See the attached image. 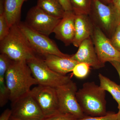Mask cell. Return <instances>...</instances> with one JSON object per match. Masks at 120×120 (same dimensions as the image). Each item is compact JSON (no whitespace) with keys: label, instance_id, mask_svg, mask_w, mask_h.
Wrapping results in <instances>:
<instances>
[{"label":"cell","instance_id":"484cf974","mask_svg":"<svg viewBox=\"0 0 120 120\" xmlns=\"http://www.w3.org/2000/svg\"><path fill=\"white\" fill-rule=\"evenodd\" d=\"M65 11H73L69 0H59Z\"/></svg>","mask_w":120,"mask_h":120},{"label":"cell","instance_id":"ba28073f","mask_svg":"<svg viewBox=\"0 0 120 120\" xmlns=\"http://www.w3.org/2000/svg\"><path fill=\"white\" fill-rule=\"evenodd\" d=\"M61 19L47 14L36 5L28 11L24 22L35 31L49 37Z\"/></svg>","mask_w":120,"mask_h":120},{"label":"cell","instance_id":"4fadbf2b","mask_svg":"<svg viewBox=\"0 0 120 120\" xmlns=\"http://www.w3.org/2000/svg\"><path fill=\"white\" fill-rule=\"evenodd\" d=\"M75 15L73 11H65L54 30L56 38L61 41L66 46L73 43L75 33Z\"/></svg>","mask_w":120,"mask_h":120},{"label":"cell","instance_id":"9c48e42d","mask_svg":"<svg viewBox=\"0 0 120 120\" xmlns=\"http://www.w3.org/2000/svg\"><path fill=\"white\" fill-rule=\"evenodd\" d=\"M41 110L45 117L60 113L56 88L38 85L30 92Z\"/></svg>","mask_w":120,"mask_h":120},{"label":"cell","instance_id":"2e32d148","mask_svg":"<svg viewBox=\"0 0 120 120\" xmlns=\"http://www.w3.org/2000/svg\"><path fill=\"white\" fill-rule=\"evenodd\" d=\"M12 60L6 54H0V106L2 107L9 100V92L5 80V75Z\"/></svg>","mask_w":120,"mask_h":120},{"label":"cell","instance_id":"ac0fdd59","mask_svg":"<svg viewBox=\"0 0 120 120\" xmlns=\"http://www.w3.org/2000/svg\"><path fill=\"white\" fill-rule=\"evenodd\" d=\"M37 5L47 14L61 19L65 11L59 0H38Z\"/></svg>","mask_w":120,"mask_h":120},{"label":"cell","instance_id":"9a60e30c","mask_svg":"<svg viewBox=\"0 0 120 120\" xmlns=\"http://www.w3.org/2000/svg\"><path fill=\"white\" fill-rule=\"evenodd\" d=\"M62 57L53 54H48L43 56L46 64L54 71L63 75L72 72L78 62L71 57Z\"/></svg>","mask_w":120,"mask_h":120},{"label":"cell","instance_id":"d6986e66","mask_svg":"<svg viewBox=\"0 0 120 120\" xmlns=\"http://www.w3.org/2000/svg\"><path fill=\"white\" fill-rule=\"evenodd\" d=\"M100 86L105 91L109 92L120 106V86L101 73L98 75Z\"/></svg>","mask_w":120,"mask_h":120},{"label":"cell","instance_id":"f546056e","mask_svg":"<svg viewBox=\"0 0 120 120\" xmlns=\"http://www.w3.org/2000/svg\"><path fill=\"white\" fill-rule=\"evenodd\" d=\"M105 4H109L112 3L114 0H99Z\"/></svg>","mask_w":120,"mask_h":120},{"label":"cell","instance_id":"4316f807","mask_svg":"<svg viewBox=\"0 0 120 120\" xmlns=\"http://www.w3.org/2000/svg\"><path fill=\"white\" fill-rule=\"evenodd\" d=\"M12 112L11 109H7L5 110L0 116V120H9L12 116Z\"/></svg>","mask_w":120,"mask_h":120},{"label":"cell","instance_id":"f1b7e54d","mask_svg":"<svg viewBox=\"0 0 120 120\" xmlns=\"http://www.w3.org/2000/svg\"><path fill=\"white\" fill-rule=\"evenodd\" d=\"M112 4L116 11L120 14V0H114Z\"/></svg>","mask_w":120,"mask_h":120},{"label":"cell","instance_id":"3957f363","mask_svg":"<svg viewBox=\"0 0 120 120\" xmlns=\"http://www.w3.org/2000/svg\"><path fill=\"white\" fill-rule=\"evenodd\" d=\"M0 53L14 61H27L36 53L18 25L11 27L8 35L0 41Z\"/></svg>","mask_w":120,"mask_h":120},{"label":"cell","instance_id":"5b68a950","mask_svg":"<svg viewBox=\"0 0 120 120\" xmlns=\"http://www.w3.org/2000/svg\"><path fill=\"white\" fill-rule=\"evenodd\" d=\"M27 63L38 85L56 88L71 81L68 76L54 71L46 64L43 59L36 56L27 60Z\"/></svg>","mask_w":120,"mask_h":120},{"label":"cell","instance_id":"8992f818","mask_svg":"<svg viewBox=\"0 0 120 120\" xmlns=\"http://www.w3.org/2000/svg\"><path fill=\"white\" fill-rule=\"evenodd\" d=\"M35 53L43 56L53 54L62 57H70L71 55L62 52L56 43L48 36L35 31L26 26L24 22L18 25Z\"/></svg>","mask_w":120,"mask_h":120},{"label":"cell","instance_id":"7c38bea8","mask_svg":"<svg viewBox=\"0 0 120 120\" xmlns=\"http://www.w3.org/2000/svg\"><path fill=\"white\" fill-rule=\"evenodd\" d=\"M71 57L78 63L88 64L94 69H99L105 66L99 60L91 37L82 42L77 52Z\"/></svg>","mask_w":120,"mask_h":120},{"label":"cell","instance_id":"603a6c76","mask_svg":"<svg viewBox=\"0 0 120 120\" xmlns=\"http://www.w3.org/2000/svg\"><path fill=\"white\" fill-rule=\"evenodd\" d=\"M77 120H117V113L107 112V114L104 116L95 117L86 116Z\"/></svg>","mask_w":120,"mask_h":120},{"label":"cell","instance_id":"5bb4252c","mask_svg":"<svg viewBox=\"0 0 120 120\" xmlns=\"http://www.w3.org/2000/svg\"><path fill=\"white\" fill-rule=\"evenodd\" d=\"M94 25L89 15H75V33L72 44L79 47L82 42L91 37Z\"/></svg>","mask_w":120,"mask_h":120},{"label":"cell","instance_id":"ffe728a7","mask_svg":"<svg viewBox=\"0 0 120 120\" xmlns=\"http://www.w3.org/2000/svg\"><path fill=\"white\" fill-rule=\"evenodd\" d=\"M69 1L75 15H90L92 0H69Z\"/></svg>","mask_w":120,"mask_h":120},{"label":"cell","instance_id":"7a4b0ae2","mask_svg":"<svg viewBox=\"0 0 120 120\" xmlns=\"http://www.w3.org/2000/svg\"><path fill=\"white\" fill-rule=\"evenodd\" d=\"M105 91L94 82H88L77 90V101L87 116H99L107 114Z\"/></svg>","mask_w":120,"mask_h":120},{"label":"cell","instance_id":"52a82bcc","mask_svg":"<svg viewBox=\"0 0 120 120\" xmlns=\"http://www.w3.org/2000/svg\"><path fill=\"white\" fill-rule=\"evenodd\" d=\"M56 90L60 113L71 114L78 119L87 116L84 113L76 98L77 88L76 84L71 80L56 88Z\"/></svg>","mask_w":120,"mask_h":120},{"label":"cell","instance_id":"4dcf8cb0","mask_svg":"<svg viewBox=\"0 0 120 120\" xmlns=\"http://www.w3.org/2000/svg\"><path fill=\"white\" fill-rule=\"evenodd\" d=\"M118 108L119 111L117 113V120H120V106Z\"/></svg>","mask_w":120,"mask_h":120},{"label":"cell","instance_id":"7402d4cb","mask_svg":"<svg viewBox=\"0 0 120 120\" xmlns=\"http://www.w3.org/2000/svg\"><path fill=\"white\" fill-rule=\"evenodd\" d=\"M90 67L86 63H78L73 69L72 73L77 78L84 79L87 77L90 73Z\"/></svg>","mask_w":120,"mask_h":120},{"label":"cell","instance_id":"277c9868","mask_svg":"<svg viewBox=\"0 0 120 120\" xmlns=\"http://www.w3.org/2000/svg\"><path fill=\"white\" fill-rule=\"evenodd\" d=\"M90 18L110 39L120 23V14L112 4H105L99 0H92Z\"/></svg>","mask_w":120,"mask_h":120},{"label":"cell","instance_id":"e0dca14e","mask_svg":"<svg viewBox=\"0 0 120 120\" xmlns=\"http://www.w3.org/2000/svg\"><path fill=\"white\" fill-rule=\"evenodd\" d=\"M28 0H5V9L10 27L19 25L20 22L21 10L24 2Z\"/></svg>","mask_w":120,"mask_h":120},{"label":"cell","instance_id":"cb8c5ba5","mask_svg":"<svg viewBox=\"0 0 120 120\" xmlns=\"http://www.w3.org/2000/svg\"><path fill=\"white\" fill-rule=\"evenodd\" d=\"M77 119L71 114L60 112L49 117H45L41 120H77Z\"/></svg>","mask_w":120,"mask_h":120},{"label":"cell","instance_id":"d4e9b609","mask_svg":"<svg viewBox=\"0 0 120 120\" xmlns=\"http://www.w3.org/2000/svg\"><path fill=\"white\" fill-rule=\"evenodd\" d=\"M110 40L114 47L120 52V23L116 28Z\"/></svg>","mask_w":120,"mask_h":120},{"label":"cell","instance_id":"8fae6325","mask_svg":"<svg viewBox=\"0 0 120 120\" xmlns=\"http://www.w3.org/2000/svg\"><path fill=\"white\" fill-rule=\"evenodd\" d=\"M91 38L97 56L102 64L105 65L106 62L120 60V52L114 47L110 39L95 25Z\"/></svg>","mask_w":120,"mask_h":120},{"label":"cell","instance_id":"83f0119b","mask_svg":"<svg viewBox=\"0 0 120 120\" xmlns=\"http://www.w3.org/2000/svg\"><path fill=\"white\" fill-rule=\"evenodd\" d=\"M117 71L120 80V60L117 61H113L110 62Z\"/></svg>","mask_w":120,"mask_h":120},{"label":"cell","instance_id":"30bf717a","mask_svg":"<svg viewBox=\"0 0 120 120\" xmlns=\"http://www.w3.org/2000/svg\"><path fill=\"white\" fill-rule=\"evenodd\" d=\"M12 116L21 120H41V110L30 93L11 103Z\"/></svg>","mask_w":120,"mask_h":120},{"label":"cell","instance_id":"6da1fadb","mask_svg":"<svg viewBox=\"0 0 120 120\" xmlns=\"http://www.w3.org/2000/svg\"><path fill=\"white\" fill-rule=\"evenodd\" d=\"M11 103L28 94L33 85L38 84L26 61H12L5 75Z\"/></svg>","mask_w":120,"mask_h":120},{"label":"cell","instance_id":"1f68e13d","mask_svg":"<svg viewBox=\"0 0 120 120\" xmlns=\"http://www.w3.org/2000/svg\"><path fill=\"white\" fill-rule=\"evenodd\" d=\"M19 120V119H17V118H14V117H13L11 116V118H10V120Z\"/></svg>","mask_w":120,"mask_h":120},{"label":"cell","instance_id":"44dd1931","mask_svg":"<svg viewBox=\"0 0 120 120\" xmlns=\"http://www.w3.org/2000/svg\"><path fill=\"white\" fill-rule=\"evenodd\" d=\"M5 0H0V41L7 36L11 28L5 14Z\"/></svg>","mask_w":120,"mask_h":120}]
</instances>
